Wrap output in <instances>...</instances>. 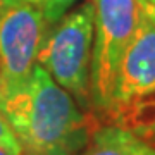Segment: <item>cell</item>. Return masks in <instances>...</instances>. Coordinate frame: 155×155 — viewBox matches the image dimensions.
Segmentation results:
<instances>
[{
  "label": "cell",
  "mask_w": 155,
  "mask_h": 155,
  "mask_svg": "<svg viewBox=\"0 0 155 155\" xmlns=\"http://www.w3.org/2000/svg\"><path fill=\"white\" fill-rule=\"evenodd\" d=\"M0 112L22 155H81L95 131L76 100L38 64L26 83L0 97Z\"/></svg>",
  "instance_id": "6da1fadb"
},
{
  "label": "cell",
  "mask_w": 155,
  "mask_h": 155,
  "mask_svg": "<svg viewBox=\"0 0 155 155\" xmlns=\"http://www.w3.org/2000/svg\"><path fill=\"white\" fill-rule=\"evenodd\" d=\"M104 117L155 145V26L145 16L122 57Z\"/></svg>",
  "instance_id": "7a4b0ae2"
},
{
  "label": "cell",
  "mask_w": 155,
  "mask_h": 155,
  "mask_svg": "<svg viewBox=\"0 0 155 155\" xmlns=\"http://www.w3.org/2000/svg\"><path fill=\"white\" fill-rule=\"evenodd\" d=\"M93 0L66 12L47 33L36 64L66 90L81 109L90 107V61L93 45Z\"/></svg>",
  "instance_id": "3957f363"
},
{
  "label": "cell",
  "mask_w": 155,
  "mask_h": 155,
  "mask_svg": "<svg viewBox=\"0 0 155 155\" xmlns=\"http://www.w3.org/2000/svg\"><path fill=\"white\" fill-rule=\"evenodd\" d=\"M93 45L90 61V104L105 114L119 66L138 29L141 0H93Z\"/></svg>",
  "instance_id": "277c9868"
},
{
  "label": "cell",
  "mask_w": 155,
  "mask_h": 155,
  "mask_svg": "<svg viewBox=\"0 0 155 155\" xmlns=\"http://www.w3.org/2000/svg\"><path fill=\"white\" fill-rule=\"evenodd\" d=\"M48 22L36 7L16 2L0 12V97L29 79L48 33Z\"/></svg>",
  "instance_id": "5b68a950"
},
{
  "label": "cell",
  "mask_w": 155,
  "mask_h": 155,
  "mask_svg": "<svg viewBox=\"0 0 155 155\" xmlns=\"http://www.w3.org/2000/svg\"><path fill=\"white\" fill-rule=\"evenodd\" d=\"M145 141L126 129L107 124L95 127L81 155H140Z\"/></svg>",
  "instance_id": "8992f818"
},
{
  "label": "cell",
  "mask_w": 155,
  "mask_h": 155,
  "mask_svg": "<svg viewBox=\"0 0 155 155\" xmlns=\"http://www.w3.org/2000/svg\"><path fill=\"white\" fill-rule=\"evenodd\" d=\"M16 2H24V4L36 7L43 14L48 24H55L57 21H61V17L69 11V7L76 0H5V5L7 4H16Z\"/></svg>",
  "instance_id": "52a82bcc"
},
{
  "label": "cell",
  "mask_w": 155,
  "mask_h": 155,
  "mask_svg": "<svg viewBox=\"0 0 155 155\" xmlns=\"http://www.w3.org/2000/svg\"><path fill=\"white\" fill-rule=\"evenodd\" d=\"M0 148L11 155H22L16 134L12 133L11 126L5 121V117L2 116V112H0Z\"/></svg>",
  "instance_id": "ba28073f"
},
{
  "label": "cell",
  "mask_w": 155,
  "mask_h": 155,
  "mask_svg": "<svg viewBox=\"0 0 155 155\" xmlns=\"http://www.w3.org/2000/svg\"><path fill=\"white\" fill-rule=\"evenodd\" d=\"M141 9H143V16L155 26V7L152 4H148V2L141 0Z\"/></svg>",
  "instance_id": "9c48e42d"
},
{
  "label": "cell",
  "mask_w": 155,
  "mask_h": 155,
  "mask_svg": "<svg viewBox=\"0 0 155 155\" xmlns=\"http://www.w3.org/2000/svg\"><path fill=\"white\" fill-rule=\"evenodd\" d=\"M140 155H155V148L152 145L145 143L143 147H141V150H140Z\"/></svg>",
  "instance_id": "30bf717a"
},
{
  "label": "cell",
  "mask_w": 155,
  "mask_h": 155,
  "mask_svg": "<svg viewBox=\"0 0 155 155\" xmlns=\"http://www.w3.org/2000/svg\"><path fill=\"white\" fill-rule=\"evenodd\" d=\"M5 7V0H0V12H2V9Z\"/></svg>",
  "instance_id": "8fae6325"
},
{
  "label": "cell",
  "mask_w": 155,
  "mask_h": 155,
  "mask_svg": "<svg viewBox=\"0 0 155 155\" xmlns=\"http://www.w3.org/2000/svg\"><path fill=\"white\" fill-rule=\"evenodd\" d=\"M0 155H11V153H7L5 150H2V148H0Z\"/></svg>",
  "instance_id": "7c38bea8"
},
{
  "label": "cell",
  "mask_w": 155,
  "mask_h": 155,
  "mask_svg": "<svg viewBox=\"0 0 155 155\" xmlns=\"http://www.w3.org/2000/svg\"><path fill=\"white\" fill-rule=\"evenodd\" d=\"M145 2H148V4H152V5L155 7V0H145Z\"/></svg>",
  "instance_id": "4fadbf2b"
}]
</instances>
